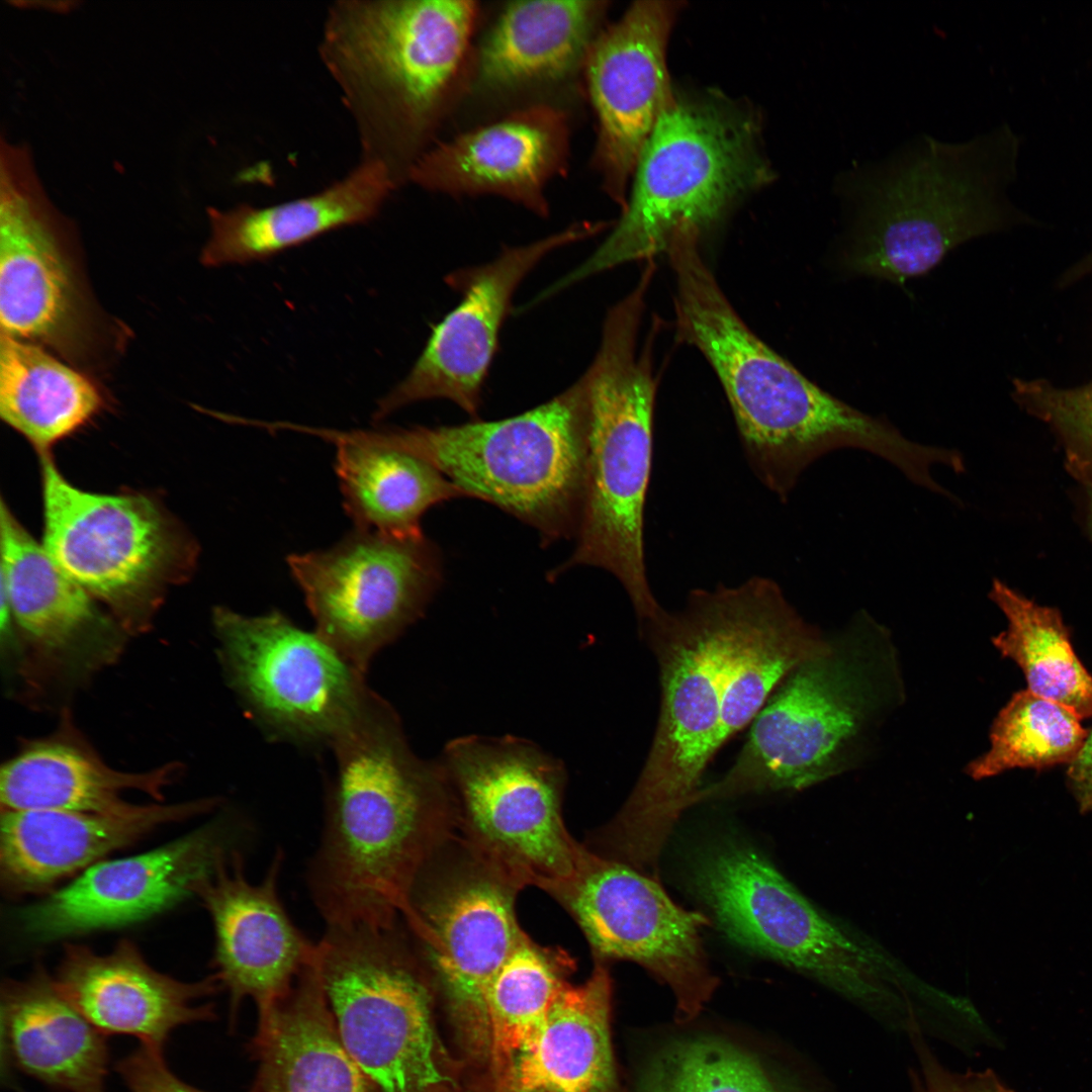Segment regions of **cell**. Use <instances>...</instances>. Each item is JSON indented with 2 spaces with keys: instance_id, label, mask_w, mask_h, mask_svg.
I'll list each match as a JSON object with an SVG mask.
<instances>
[{
  "instance_id": "1",
  "label": "cell",
  "mask_w": 1092,
  "mask_h": 1092,
  "mask_svg": "<svg viewBox=\"0 0 1092 1092\" xmlns=\"http://www.w3.org/2000/svg\"><path fill=\"white\" fill-rule=\"evenodd\" d=\"M330 749L324 827L306 872L310 898L327 926L391 924L407 913L455 813L445 769L412 750L376 693Z\"/></svg>"
},
{
  "instance_id": "2",
  "label": "cell",
  "mask_w": 1092,
  "mask_h": 1092,
  "mask_svg": "<svg viewBox=\"0 0 1092 1092\" xmlns=\"http://www.w3.org/2000/svg\"><path fill=\"white\" fill-rule=\"evenodd\" d=\"M701 234L679 230L666 250L676 334L717 374L758 480L786 502L805 469L831 450L853 447L895 459L903 447L895 427L827 393L749 330L703 259Z\"/></svg>"
},
{
  "instance_id": "3",
  "label": "cell",
  "mask_w": 1092,
  "mask_h": 1092,
  "mask_svg": "<svg viewBox=\"0 0 1092 1092\" xmlns=\"http://www.w3.org/2000/svg\"><path fill=\"white\" fill-rule=\"evenodd\" d=\"M1011 138L1004 128L964 141L918 133L838 171L833 193L850 216L842 268L901 284L999 228Z\"/></svg>"
},
{
  "instance_id": "4",
  "label": "cell",
  "mask_w": 1092,
  "mask_h": 1092,
  "mask_svg": "<svg viewBox=\"0 0 1092 1092\" xmlns=\"http://www.w3.org/2000/svg\"><path fill=\"white\" fill-rule=\"evenodd\" d=\"M741 585L696 588L677 612L642 625L659 666L660 713L649 753L622 809L601 833L614 857L654 869L702 776L726 743L722 717L743 610Z\"/></svg>"
},
{
  "instance_id": "5",
  "label": "cell",
  "mask_w": 1092,
  "mask_h": 1092,
  "mask_svg": "<svg viewBox=\"0 0 1092 1092\" xmlns=\"http://www.w3.org/2000/svg\"><path fill=\"white\" fill-rule=\"evenodd\" d=\"M467 0H339L320 57L354 120L361 161L398 186L424 153L464 64L478 17Z\"/></svg>"
},
{
  "instance_id": "6",
  "label": "cell",
  "mask_w": 1092,
  "mask_h": 1092,
  "mask_svg": "<svg viewBox=\"0 0 1092 1092\" xmlns=\"http://www.w3.org/2000/svg\"><path fill=\"white\" fill-rule=\"evenodd\" d=\"M644 310L639 291L609 310L599 351L582 375L588 413L585 498L574 551L555 571L582 565L613 574L640 625L663 610L652 594L644 553L656 394L650 343L637 348Z\"/></svg>"
},
{
  "instance_id": "7",
  "label": "cell",
  "mask_w": 1092,
  "mask_h": 1092,
  "mask_svg": "<svg viewBox=\"0 0 1092 1092\" xmlns=\"http://www.w3.org/2000/svg\"><path fill=\"white\" fill-rule=\"evenodd\" d=\"M587 435L582 376L547 402L504 420L357 431L363 442L422 458L465 496L497 506L547 541L577 534Z\"/></svg>"
},
{
  "instance_id": "8",
  "label": "cell",
  "mask_w": 1092,
  "mask_h": 1092,
  "mask_svg": "<svg viewBox=\"0 0 1092 1092\" xmlns=\"http://www.w3.org/2000/svg\"><path fill=\"white\" fill-rule=\"evenodd\" d=\"M884 639L882 627L860 615L825 652L796 667L754 718L725 774L728 789L737 796L800 791L841 772L898 696Z\"/></svg>"
},
{
  "instance_id": "9",
  "label": "cell",
  "mask_w": 1092,
  "mask_h": 1092,
  "mask_svg": "<svg viewBox=\"0 0 1092 1092\" xmlns=\"http://www.w3.org/2000/svg\"><path fill=\"white\" fill-rule=\"evenodd\" d=\"M629 202L581 265L542 291L543 300L588 276L666 252L682 228L701 232L740 194L769 178L753 122L713 102L672 98L636 166Z\"/></svg>"
},
{
  "instance_id": "10",
  "label": "cell",
  "mask_w": 1092,
  "mask_h": 1092,
  "mask_svg": "<svg viewBox=\"0 0 1092 1092\" xmlns=\"http://www.w3.org/2000/svg\"><path fill=\"white\" fill-rule=\"evenodd\" d=\"M315 966L342 1041L375 1092H431L445 1081L426 965L402 919L327 926Z\"/></svg>"
},
{
  "instance_id": "11",
  "label": "cell",
  "mask_w": 1092,
  "mask_h": 1092,
  "mask_svg": "<svg viewBox=\"0 0 1092 1092\" xmlns=\"http://www.w3.org/2000/svg\"><path fill=\"white\" fill-rule=\"evenodd\" d=\"M72 225L54 207L24 145L2 139L1 334L95 365L113 340L86 281Z\"/></svg>"
},
{
  "instance_id": "12",
  "label": "cell",
  "mask_w": 1092,
  "mask_h": 1092,
  "mask_svg": "<svg viewBox=\"0 0 1092 1092\" xmlns=\"http://www.w3.org/2000/svg\"><path fill=\"white\" fill-rule=\"evenodd\" d=\"M467 841L521 889L549 894L574 874L582 845L561 814L563 764L512 736H464L440 760Z\"/></svg>"
},
{
  "instance_id": "13",
  "label": "cell",
  "mask_w": 1092,
  "mask_h": 1092,
  "mask_svg": "<svg viewBox=\"0 0 1092 1092\" xmlns=\"http://www.w3.org/2000/svg\"><path fill=\"white\" fill-rule=\"evenodd\" d=\"M213 625L232 688L274 740L330 749L374 695L365 673L315 629L276 610L247 616L219 607Z\"/></svg>"
},
{
  "instance_id": "14",
  "label": "cell",
  "mask_w": 1092,
  "mask_h": 1092,
  "mask_svg": "<svg viewBox=\"0 0 1092 1092\" xmlns=\"http://www.w3.org/2000/svg\"><path fill=\"white\" fill-rule=\"evenodd\" d=\"M40 461L42 545L89 595L134 618L191 572L195 543L159 503L141 493L79 489L49 454Z\"/></svg>"
},
{
  "instance_id": "15",
  "label": "cell",
  "mask_w": 1092,
  "mask_h": 1092,
  "mask_svg": "<svg viewBox=\"0 0 1092 1092\" xmlns=\"http://www.w3.org/2000/svg\"><path fill=\"white\" fill-rule=\"evenodd\" d=\"M692 884L735 943L848 1001L874 985L880 968L875 942L822 912L752 846L712 844L696 858Z\"/></svg>"
},
{
  "instance_id": "16",
  "label": "cell",
  "mask_w": 1092,
  "mask_h": 1092,
  "mask_svg": "<svg viewBox=\"0 0 1092 1092\" xmlns=\"http://www.w3.org/2000/svg\"><path fill=\"white\" fill-rule=\"evenodd\" d=\"M450 867L434 854L417 878L401 917L469 1037L489 1045L487 988L524 931L515 911L521 888L464 841Z\"/></svg>"
},
{
  "instance_id": "17",
  "label": "cell",
  "mask_w": 1092,
  "mask_h": 1092,
  "mask_svg": "<svg viewBox=\"0 0 1092 1092\" xmlns=\"http://www.w3.org/2000/svg\"><path fill=\"white\" fill-rule=\"evenodd\" d=\"M315 630L366 673L373 658L424 612L441 576L424 535L354 529L333 547L287 557Z\"/></svg>"
},
{
  "instance_id": "18",
  "label": "cell",
  "mask_w": 1092,
  "mask_h": 1092,
  "mask_svg": "<svg viewBox=\"0 0 1092 1092\" xmlns=\"http://www.w3.org/2000/svg\"><path fill=\"white\" fill-rule=\"evenodd\" d=\"M550 895L573 917L598 962L640 965L672 990L686 1018L711 997L718 980L701 938L710 921L675 904L655 879L583 846L572 877Z\"/></svg>"
},
{
  "instance_id": "19",
  "label": "cell",
  "mask_w": 1092,
  "mask_h": 1092,
  "mask_svg": "<svg viewBox=\"0 0 1092 1092\" xmlns=\"http://www.w3.org/2000/svg\"><path fill=\"white\" fill-rule=\"evenodd\" d=\"M247 824L221 817L153 850L100 860L21 913L33 938L54 940L120 927L194 895L219 861L239 848Z\"/></svg>"
},
{
  "instance_id": "20",
  "label": "cell",
  "mask_w": 1092,
  "mask_h": 1092,
  "mask_svg": "<svg viewBox=\"0 0 1092 1092\" xmlns=\"http://www.w3.org/2000/svg\"><path fill=\"white\" fill-rule=\"evenodd\" d=\"M575 223L529 245L509 248L493 261L446 278L463 294L460 303L433 330L408 374L378 402L374 421L417 401L444 398L475 416L513 295L525 276L550 252L604 229Z\"/></svg>"
},
{
  "instance_id": "21",
  "label": "cell",
  "mask_w": 1092,
  "mask_h": 1092,
  "mask_svg": "<svg viewBox=\"0 0 1092 1092\" xmlns=\"http://www.w3.org/2000/svg\"><path fill=\"white\" fill-rule=\"evenodd\" d=\"M676 9L668 1L634 3L598 34L584 62L599 129L595 163L606 191L623 208L627 182L673 98L665 49Z\"/></svg>"
},
{
  "instance_id": "22",
  "label": "cell",
  "mask_w": 1092,
  "mask_h": 1092,
  "mask_svg": "<svg viewBox=\"0 0 1092 1092\" xmlns=\"http://www.w3.org/2000/svg\"><path fill=\"white\" fill-rule=\"evenodd\" d=\"M283 858L277 851L265 876L253 882L235 850L196 887L214 929L213 975L233 1010L248 998L258 1010L268 1007L316 961L317 942L299 930L279 895Z\"/></svg>"
},
{
  "instance_id": "23",
  "label": "cell",
  "mask_w": 1092,
  "mask_h": 1092,
  "mask_svg": "<svg viewBox=\"0 0 1092 1092\" xmlns=\"http://www.w3.org/2000/svg\"><path fill=\"white\" fill-rule=\"evenodd\" d=\"M569 140L565 112L533 105L425 151L407 180L451 196L497 195L546 216L545 188L566 172Z\"/></svg>"
},
{
  "instance_id": "24",
  "label": "cell",
  "mask_w": 1092,
  "mask_h": 1092,
  "mask_svg": "<svg viewBox=\"0 0 1092 1092\" xmlns=\"http://www.w3.org/2000/svg\"><path fill=\"white\" fill-rule=\"evenodd\" d=\"M54 979L102 1033L131 1035L161 1053L178 1026L213 1018L212 1006L197 1002L221 988L213 974L186 983L158 972L126 939L105 954L67 944Z\"/></svg>"
},
{
  "instance_id": "25",
  "label": "cell",
  "mask_w": 1092,
  "mask_h": 1092,
  "mask_svg": "<svg viewBox=\"0 0 1092 1092\" xmlns=\"http://www.w3.org/2000/svg\"><path fill=\"white\" fill-rule=\"evenodd\" d=\"M217 799L149 804L134 814L1 810L0 882L8 896L39 893L155 828L214 808Z\"/></svg>"
},
{
  "instance_id": "26",
  "label": "cell",
  "mask_w": 1092,
  "mask_h": 1092,
  "mask_svg": "<svg viewBox=\"0 0 1092 1092\" xmlns=\"http://www.w3.org/2000/svg\"><path fill=\"white\" fill-rule=\"evenodd\" d=\"M396 187L383 165L360 161L341 180L304 197L265 207H210L201 263L219 267L262 261L331 231L368 222Z\"/></svg>"
},
{
  "instance_id": "27",
  "label": "cell",
  "mask_w": 1092,
  "mask_h": 1092,
  "mask_svg": "<svg viewBox=\"0 0 1092 1092\" xmlns=\"http://www.w3.org/2000/svg\"><path fill=\"white\" fill-rule=\"evenodd\" d=\"M2 1046L20 1072L64 1092H105V1034L42 968L1 987Z\"/></svg>"
},
{
  "instance_id": "28",
  "label": "cell",
  "mask_w": 1092,
  "mask_h": 1092,
  "mask_svg": "<svg viewBox=\"0 0 1092 1092\" xmlns=\"http://www.w3.org/2000/svg\"><path fill=\"white\" fill-rule=\"evenodd\" d=\"M260 1092H375L345 1048L315 963L259 1010Z\"/></svg>"
},
{
  "instance_id": "29",
  "label": "cell",
  "mask_w": 1092,
  "mask_h": 1092,
  "mask_svg": "<svg viewBox=\"0 0 1092 1092\" xmlns=\"http://www.w3.org/2000/svg\"><path fill=\"white\" fill-rule=\"evenodd\" d=\"M612 980L596 963L581 985L567 982L555 996L534 1040L510 1069L512 1092H612Z\"/></svg>"
},
{
  "instance_id": "30",
  "label": "cell",
  "mask_w": 1092,
  "mask_h": 1092,
  "mask_svg": "<svg viewBox=\"0 0 1092 1092\" xmlns=\"http://www.w3.org/2000/svg\"><path fill=\"white\" fill-rule=\"evenodd\" d=\"M604 10L601 1L509 3L480 44L475 86L505 92L570 77L584 66Z\"/></svg>"
},
{
  "instance_id": "31",
  "label": "cell",
  "mask_w": 1092,
  "mask_h": 1092,
  "mask_svg": "<svg viewBox=\"0 0 1092 1092\" xmlns=\"http://www.w3.org/2000/svg\"><path fill=\"white\" fill-rule=\"evenodd\" d=\"M278 430L317 436L337 447L335 468L344 509L355 529L395 538L423 536L431 507L465 494L422 458L348 438L342 431L279 422Z\"/></svg>"
},
{
  "instance_id": "32",
  "label": "cell",
  "mask_w": 1092,
  "mask_h": 1092,
  "mask_svg": "<svg viewBox=\"0 0 1092 1092\" xmlns=\"http://www.w3.org/2000/svg\"><path fill=\"white\" fill-rule=\"evenodd\" d=\"M172 768L133 774L115 770L62 742L29 747L6 762L0 775L2 810H61L126 816L140 811L121 798L128 790L162 799Z\"/></svg>"
},
{
  "instance_id": "33",
  "label": "cell",
  "mask_w": 1092,
  "mask_h": 1092,
  "mask_svg": "<svg viewBox=\"0 0 1092 1092\" xmlns=\"http://www.w3.org/2000/svg\"><path fill=\"white\" fill-rule=\"evenodd\" d=\"M105 404L86 372L48 349L0 336V416L40 454L91 421Z\"/></svg>"
},
{
  "instance_id": "34",
  "label": "cell",
  "mask_w": 1092,
  "mask_h": 1092,
  "mask_svg": "<svg viewBox=\"0 0 1092 1092\" xmlns=\"http://www.w3.org/2000/svg\"><path fill=\"white\" fill-rule=\"evenodd\" d=\"M1 587L11 615L40 646L67 651L100 626L89 594L74 581L1 502Z\"/></svg>"
},
{
  "instance_id": "35",
  "label": "cell",
  "mask_w": 1092,
  "mask_h": 1092,
  "mask_svg": "<svg viewBox=\"0 0 1092 1092\" xmlns=\"http://www.w3.org/2000/svg\"><path fill=\"white\" fill-rule=\"evenodd\" d=\"M990 598L1008 621L993 643L1022 669L1027 690L1062 705L1080 720L1092 717V675L1074 652L1060 612L1037 605L998 579Z\"/></svg>"
},
{
  "instance_id": "36",
  "label": "cell",
  "mask_w": 1092,
  "mask_h": 1092,
  "mask_svg": "<svg viewBox=\"0 0 1092 1092\" xmlns=\"http://www.w3.org/2000/svg\"><path fill=\"white\" fill-rule=\"evenodd\" d=\"M572 969L568 954L539 945L524 932L492 978L485 995L489 1046L509 1071L538 1034Z\"/></svg>"
},
{
  "instance_id": "37",
  "label": "cell",
  "mask_w": 1092,
  "mask_h": 1092,
  "mask_svg": "<svg viewBox=\"0 0 1092 1092\" xmlns=\"http://www.w3.org/2000/svg\"><path fill=\"white\" fill-rule=\"evenodd\" d=\"M1087 735L1070 710L1028 690L1020 691L997 715L990 749L970 762L967 772L982 780L1016 767L1070 764Z\"/></svg>"
},
{
  "instance_id": "38",
  "label": "cell",
  "mask_w": 1092,
  "mask_h": 1092,
  "mask_svg": "<svg viewBox=\"0 0 1092 1092\" xmlns=\"http://www.w3.org/2000/svg\"><path fill=\"white\" fill-rule=\"evenodd\" d=\"M642 1092L782 1091L738 1049L720 1040L693 1038L660 1054L645 1076Z\"/></svg>"
},
{
  "instance_id": "39",
  "label": "cell",
  "mask_w": 1092,
  "mask_h": 1092,
  "mask_svg": "<svg viewBox=\"0 0 1092 1092\" xmlns=\"http://www.w3.org/2000/svg\"><path fill=\"white\" fill-rule=\"evenodd\" d=\"M1013 396L1028 414L1048 424L1059 437L1069 473L1092 488V381L1062 388L1046 380L1014 381Z\"/></svg>"
},
{
  "instance_id": "40",
  "label": "cell",
  "mask_w": 1092,
  "mask_h": 1092,
  "mask_svg": "<svg viewBox=\"0 0 1092 1092\" xmlns=\"http://www.w3.org/2000/svg\"><path fill=\"white\" fill-rule=\"evenodd\" d=\"M906 1031L914 1061L909 1069V1092H1013L992 1070L947 1068L928 1043V1036L917 1022Z\"/></svg>"
},
{
  "instance_id": "41",
  "label": "cell",
  "mask_w": 1092,
  "mask_h": 1092,
  "mask_svg": "<svg viewBox=\"0 0 1092 1092\" xmlns=\"http://www.w3.org/2000/svg\"><path fill=\"white\" fill-rule=\"evenodd\" d=\"M116 1070L130 1092H203L176 1077L161 1052L144 1045L120 1060Z\"/></svg>"
},
{
  "instance_id": "42",
  "label": "cell",
  "mask_w": 1092,
  "mask_h": 1092,
  "mask_svg": "<svg viewBox=\"0 0 1092 1092\" xmlns=\"http://www.w3.org/2000/svg\"><path fill=\"white\" fill-rule=\"evenodd\" d=\"M1067 779L1081 812L1092 811V730L1088 732L1080 752L1070 763Z\"/></svg>"
},
{
  "instance_id": "43",
  "label": "cell",
  "mask_w": 1092,
  "mask_h": 1092,
  "mask_svg": "<svg viewBox=\"0 0 1092 1092\" xmlns=\"http://www.w3.org/2000/svg\"><path fill=\"white\" fill-rule=\"evenodd\" d=\"M1091 270H1092V253L1089 254L1084 260L1079 262L1075 267H1073L1068 272V274L1065 276L1064 283H1070V282H1072L1074 280H1077V279L1084 276L1086 273H1088Z\"/></svg>"
},
{
  "instance_id": "44",
  "label": "cell",
  "mask_w": 1092,
  "mask_h": 1092,
  "mask_svg": "<svg viewBox=\"0 0 1092 1092\" xmlns=\"http://www.w3.org/2000/svg\"><path fill=\"white\" fill-rule=\"evenodd\" d=\"M1087 492V523L1092 536V488H1085Z\"/></svg>"
}]
</instances>
